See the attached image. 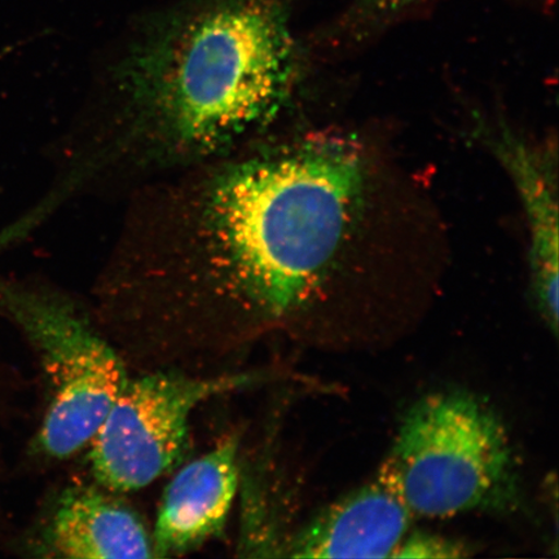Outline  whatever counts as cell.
<instances>
[{
  "label": "cell",
  "mask_w": 559,
  "mask_h": 559,
  "mask_svg": "<svg viewBox=\"0 0 559 559\" xmlns=\"http://www.w3.org/2000/svg\"><path fill=\"white\" fill-rule=\"evenodd\" d=\"M384 461L414 515L444 520L519 507L506 426L474 395L431 394L412 405Z\"/></svg>",
  "instance_id": "obj_4"
},
{
  "label": "cell",
  "mask_w": 559,
  "mask_h": 559,
  "mask_svg": "<svg viewBox=\"0 0 559 559\" xmlns=\"http://www.w3.org/2000/svg\"><path fill=\"white\" fill-rule=\"evenodd\" d=\"M495 153L507 167L526 210L530 265L539 312L551 333L558 332V190L554 157L548 150L501 134Z\"/></svg>",
  "instance_id": "obj_9"
},
{
  "label": "cell",
  "mask_w": 559,
  "mask_h": 559,
  "mask_svg": "<svg viewBox=\"0 0 559 559\" xmlns=\"http://www.w3.org/2000/svg\"><path fill=\"white\" fill-rule=\"evenodd\" d=\"M412 512L386 461L374 477L321 510L289 542L296 558H388L407 536Z\"/></svg>",
  "instance_id": "obj_7"
},
{
  "label": "cell",
  "mask_w": 559,
  "mask_h": 559,
  "mask_svg": "<svg viewBox=\"0 0 559 559\" xmlns=\"http://www.w3.org/2000/svg\"><path fill=\"white\" fill-rule=\"evenodd\" d=\"M21 389L23 381L20 374L9 362L0 359V421L13 415Z\"/></svg>",
  "instance_id": "obj_12"
},
{
  "label": "cell",
  "mask_w": 559,
  "mask_h": 559,
  "mask_svg": "<svg viewBox=\"0 0 559 559\" xmlns=\"http://www.w3.org/2000/svg\"><path fill=\"white\" fill-rule=\"evenodd\" d=\"M469 556L464 544L435 534L416 533L404 537L391 558L444 559Z\"/></svg>",
  "instance_id": "obj_10"
},
{
  "label": "cell",
  "mask_w": 559,
  "mask_h": 559,
  "mask_svg": "<svg viewBox=\"0 0 559 559\" xmlns=\"http://www.w3.org/2000/svg\"><path fill=\"white\" fill-rule=\"evenodd\" d=\"M240 449L239 436L225 437L175 475L151 533L153 557L190 554L225 528L239 493Z\"/></svg>",
  "instance_id": "obj_8"
},
{
  "label": "cell",
  "mask_w": 559,
  "mask_h": 559,
  "mask_svg": "<svg viewBox=\"0 0 559 559\" xmlns=\"http://www.w3.org/2000/svg\"><path fill=\"white\" fill-rule=\"evenodd\" d=\"M296 74L284 0H199L152 21L97 74L38 227L96 187L155 180L227 155L275 120Z\"/></svg>",
  "instance_id": "obj_2"
},
{
  "label": "cell",
  "mask_w": 559,
  "mask_h": 559,
  "mask_svg": "<svg viewBox=\"0 0 559 559\" xmlns=\"http://www.w3.org/2000/svg\"><path fill=\"white\" fill-rule=\"evenodd\" d=\"M0 320L29 348L41 383L31 465L61 463L87 449L130 379V368L90 307L38 280L0 275Z\"/></svg>",
  "instance_id": "obj_3"
},
{
  "label": "cell",
  "mask_w": 559,
  "mask_h": 559,
  "mask_svg": "<svg viewBox=\"0 0 559 559\" xmlns=\"http://www.w3.org/2000/svg\"><path fill=\"white\" fill-rule=\"evenodd\" d=\"M424 0H356L353 7V21L356 24H373L377 21L394 17Z\"/></svg>",
  "instance_id": "obj_11"
},
{
  "label": "cell",
  "mask_w": 559,
  "mask_h": 559,
  "mask_svg": "<svg viewBox=\"0 0 559 559\" xmlns=\"http://www.w3.org/2000/svg\"><path fill=\"white\" fill-rule=\"evenodd\" d=\"M5 479V464L3 459L2 449H0V547L5 542L7 537L11 534L12 527L9 519V514H7V509L4 504V495H3V486Z\"/></svg>",
  "instance_id": "obj_13"
},
{
  "label": "cell",
  "mask_w": 559,
  "mask_h": 559,
  "mask_svg": "<svg viewBox=\"0 0 559 559\" xmlns=\"http://www.w3.org/2000/svg\"><path fill=\"white\" fill-rule=\"evenodd\" d=\"M139 373L130 376L87 447L96 485L115 493L138 491L173 471L187 450L194 412L214 397L253 386L262 377L242 369Z\"/></svg>",
  "instance_id": "obj_5"
},
{
  "label": "cell",
  "mask_w": 559,
  "mask_h": 559,
  "mask_svg": "<svg viewBox=\"0 0 559 559\" xmlns=\"http://www.w3.org/2000/svg\"><path fill=\"white\" fill-rule=\"evenodd\" d=\"M344 139L253 148L146 185L116 243L121 295L140 334L202 372L241 369L251 346L309 302L365 190Z\"/></svg>",
  "instance_id": "obj_1"
},
{
  "label": "cell",
  "mask_w": 559,
  "mask_h": 559,
  "mask_svg": "<svg viewBox=\"0 0 559 559\" xmlns=\"http://www.w3.org/2000/svg\"><path fill=\"white\" fill-rule=\"evenodd\" d=\"M99 485L62 489L29 526L12 528L10 555L70 559L153 558L151 533L134 510Z\"/></svg>",
  "instance_id": "obj_6"
}]
</instances>
